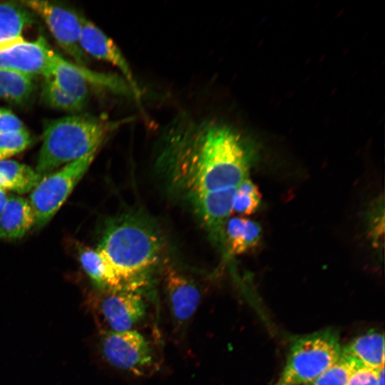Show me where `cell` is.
Returning a JSON list of instances; mask_svg holds the SVG:
<instances>
[{"label":"cell","mask_w":385,"mask_h":385,"mask_svg":"<svg viewBox=\"0 0 385 385\" xmlns=\"http://www.w3.org/2000/svg\"><path fill=\"white\" fill-rule=\"evenodd\" d=\"M160 155L172 183L189 198L237 187L248 177L250 155L241 135L214 119L176 120Z\"/></svg>","instance_id":"1"},{"label":"cell","mask_w":385,"mask_h":385,"mask_svg":"<svg viewBox=\"0 0 385 385\" xmlns=\"http://www.w3.org/2000/svg\"><path fill=\"white\" fill-rule=\"evenodd\" d=\"M97 249L111 264L125 289L140 291L160 260L162 240L150 222L127 215L108 224Z\"/></svg>","instance_id":"2"},{"label":"cell","mask_w":385,"mask_h":385,"mask_svg":"<svg viewBox=\"0 0 385 385\" xmlns=\"http://www.w3.org/2000/svg\"><path fill=\"white\" fill-rule=\"evenodd\" d=\"M130 120L76 114L50 121L43 132L36 172L43 178L60 165L96 154L113 131Z\"/></svg>","instance_id":"3"},{"label":"cell","mask_w":385,"mask_h":385,"mask_svg":"<svg viewBox=\"0 0 385 385\" xmlns=\"http://www.w3.org/2000/svg\"><path fill=\"white\" fill-rule=\"evenodd\" d=\"M336 332L326 329L297 339L292 344L285 366L274 385H304L322 374L341 357Z\"/></svg>","instance_id":"4"},{"label":"cell","mask_w":385,"mask_h":385,"mask_svg":"<svg viewBox=\"0 0 385 385\" xmlns=\"http://www.w3.org/2000/svg\"><path fill=\"white\" fill-rule=\"evenodd\" d=\"M95 155L71 162L41 178L29 200L34 215V228L39 229L51 220L83 178Z\"/></svg>","instance_id":"5"},{"label":"cell","mask_w":385,"mask_h":385,"mask_svg":"<svg viewBox=\"0 0 385 385\" xmlns=\"http://www.w3.org/2000/svg\"><path fill=\"white\" fill-rule=\"evenodd\" d=\"M94 319L101 332H123L142 321L146 304L138 290H99L89 297Z\"/></svg>","instance_id":"6"},{"label":"cell","mask_w":385,"mask_h":385,"mask_svg":"<svg viewBox=\"0 0 385 385\" xmlns=\"http://www.w3.org/2000/svg\"><path fill=\"white\" fill-rule=\"evenodd\" d=\"M101 351L113 367L136 376H142L155 365L149 342L135 329L101 332Z\"/></svg>","instance_id":"7"},{"label":"cell","mask_w":385,"mask_h":385,"mask_svg":"<svg viewBox=\"0 0 385 385\" xmlns=\"http://www.w3.org/2000/svg\"><path fill=\"white\" fill-rule=\"evenodd\" d=\"M45 21L58 45L76 61L83 66L88 59L80 45L81 15L53 2L41 0L22 2Z\"/></svg>","instance_id":"8"},{"label":"cell","mask_w":385,"mask_h":385,"mask_svg":"<svg viewBox=\"0 0 385 385\" xmlns=\"http://www.w3.org/2000/svg\"><path fill=\"white\" fill-rule=\"evenodd\" d=\"M80 45L86 54L115 66L129 86L133 96L139 103L142 91L131 67L115 43L91 21L81 15Z\"/></svg>","instance_id":"9"},{"label":"cell","mask_w":385,"mask_h":385,"mask_svg":"<svg viewBox=\"0 0 385 385\" xmlns=\"http://www.w3.org/2000/svg\"><path fill=\"white\" fill-rule=\"evenodd\" d=\"M53 51L43 37L34 41L19 42L0 51V69L34 78L49 74Z\"/></svg>","instance_id":"10"},{"label":"cell","mask_w":385,"mask_h":385,"mask_svg":"<svg viewBox=\"0 0 385 385\" xmlns=\"http://www.w3.org/2000/svg\"><path fill=\"white\" fill-rule=\"evenodd\" d=\"M163 285L175 329H185L197 310L201 292L197 284L178 270L168 267Z\"/></svg>","instance_id":"11"},{"label":"cell","mask_w":385,"mask_h":385,"mask_svg":"<svg viewBox=\"0 0 385 385\" xmlns=\"http://www.w3.org/2000/svg\"><path fill=\"white\" fill-rule=\"evenodd\" d=\"M237 187L198 194L191 198L197 216L216 242L225 239V225L232 212Z\"/></svg>","instance_id":"12"},{"label":"cell","mask_w":385,"mask_h":385,"mask_svg":"<svg viewBox=\"0 0 385 385\" xmlns=\"http://www.w3.org/2000/svg\"><path fill=\"white\" fill-rule=\"evenodd\" d=\"M34 225V215L29 200L11 196L0 213V240L23 237Z\"/></svg>","instance_id":"13"},{"label":"cell","mask_w":385,"mask_h":385,"mask_svg":"<svg viewBox=\"0 0 385 385\" xmlns=\"http://www.w3.org/2000/svg\"><path fill=\"white\" fill-rule=\"evenodd\" d=\"M34 20V12L24 4L0 3V46L8 48L24 41L23 31Z\"/></svg>","instance_id":"14"},{"label":"cell","mask_w":385,"mask_h":385,"mask_svg":"<svg viewBox=\"0 0 385 385\" xmlns=\"http://www.w3.org/2000/svg\"><path fill=\"white\" fill-rule=\"evenodd\" d=\"M78 258L84 271L99 290L125 289L116 272L98 250L83 247L80 250Z\"/></svg>","instance_id":"15"},{"label":"cell","mask_w":385,"mask_h":385,"mask_svg":"<svg viewBox=\"0 0 385 385\" xmlns=\"http://www.w3.org/2000/svg\"><path fill=\"white\" fill-rule=\"evenodd\" d=\"M342 354L356 359L364 367L379 370L384 367V334L369 332L342 347Z\"/></svg>","instance_id":"16"},{"label":"cell","mask_w":385,"mask_h":385,"mask_svg":"<svg viewBox=\"0 0 385 385\" xmlns=\"http://www.w3.org/2000/svg\"><path fill=\"white\" fill-rule=\"evenodd\" d=\"M260 225L243 217L229 218L225 228V239L232 255H240L256 247L261 240Z\"/></svg>","instance_id":"17"},{"label":"cell","mask_w":385,"mask_h":385,"mask_svg":"<svg viewBox=\"0 0 385 385\" xmlns=\"http://www.w3.org/2000/svg\"><path fill=\"white\" fill-rule=\"evenodd\" d=\"M41 177L29 166L14 160H0V189L18 193L33 190Z\"/></svg>","instance_id":"18"},{"label":"cell","mask_w":385,"mask_h":385,"mask_svg":"<svg viewBox=\"0 0 385 385\" xmlns=\"http://www.w3.org/2000/svg\"><path fill=\"white\" fill-rule=\"evenodd\" d=\"M35 91L33 78L0 69V97L17 105L26 103Z\"/></svg>","instance_id":"19"},{"label":"cell","mask_w":385,"mask_h":385,"mask_svg":"<svg viewBox=\"0 0 385 385\" xmlns=\"http://www.w3.org/2000/svg\"><path fill=\"white\" fill-rule=\"evenodd\" d=\"M362 366L356 359L342 354L335 364L304 385H347L352 374Z\"/></svg>","instance_id":"20"},{"label":"cell","mask_w":385,"mask_h":385,"mask_svg":"<svg viewBox=\"0 0 385 385\" xmlns=\"http://www.w3.org/2000/svg\"><path fill=\"white\" fill-rule=\"evenodd\" d=\"M260 201L261 194L258 187L247 178L237 186L232 212L241 217L250 215L257 210Z\"/></svg>","instance_id":"21"},{"label":"cell","mask_w":385,"mask_h":385,"mask_svg":"<svg viewBox=\"0 0 385 385\" xmlns=\"http://www.w3.org/2000/svg\"><path fill=\"white\" fill-rule=\"evenodd\" d=\"M41 94L43 101L51 108L70 112H78L83 108L64 93L51 76L44 77Z\"/></svg>","instance_id":"22"},{"label":"cell","mask_w":385,"mask_h":385,"mask_svg":"<svg viewBox=\"0 0 385 385\" xmlns=\"http://www.w3.org/2000/svg\"><path fill=\"white\" fill-rule=\"evenodd\" d=\"M31 143V135L26 130L0 133V160H6L23 152Z\"/></svg>","instance_id":"23"},{"label":"cell","mask_w":385,"mask_h":385,"mask_svg":"<svg viewBox=\"0 0 385 385\" xmlns=\"http://www.w3.org/2000/svg\"><path fill=\"white\" fill-rule=\"evenodd\" d=\"M21 120L9 109L0 108V133L25 130Z\"/></svg>","instance_id":"24"},{"label":"cell","mask_w":385,"mask_h":385,"mask_svg":"<svg viewBox=\"0 0 385 385\" xmlns=\"http://www.w3.org/2000/svg\"><path fill=\"white\" fill-rule=\"evenodd\" d=\"M379 370L362 366L352 374L347 385H377Z\"/></svg>","instance_id":"25"},{"label":"cell","mask_w":385,"mask_h":385,"mask_svg":"<svg viewBox=\"0 0 385 385\" xmlns=\"http://www.w3.org/2000/svg\"><path fill=\"white\" fill-rule=\"evenodd\" d=\"M8 197L5 190L0 189V213L3 210L6 202Z\"/></svg>","instance_id":"26"},{"label":"cell","mask_w":385,"mask_h":385,"mask_svg":"<svg viewBox=\"0 0 385 385\" xmlns=\"http://www.w3.org/2000/svg\"><path fill=\"white\" fill-rule=\"evenodd\" d=\"M377 385H384V367H382L379 371Z\"/></svg>","instance_id":"27"},{"label":"cell","mask_w":385,"mask_h":385,"mask_svg":"<svg viewBox=\"0 0 385 385\" xmlns=\"http://www.w3.org/2000/svg\"><path fill=\"white\" fill-rule=\"evenodd\" d=\"M9 48V47H8ZM7 48V47H5V46H0V51H2L4 49H6Z\"/></svg>","instance_id":"28"}]
</instances>
